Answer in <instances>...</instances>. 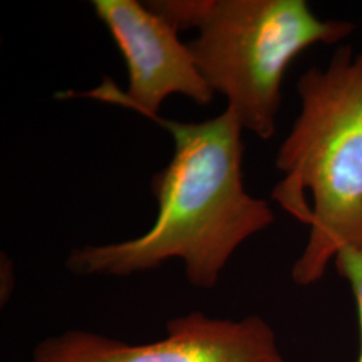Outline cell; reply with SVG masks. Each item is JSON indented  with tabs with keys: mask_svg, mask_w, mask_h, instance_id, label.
<instances>
[{
	"mask_svg": "<svg viewBox=\"0 0 362 362\" xmlns=\"http://www.w3.org/2000/svg\"><path fill=\"white\" fill-rule=\"evenodd\" d=\"M1 264L6 267V274L1 272V279H4L6 278V284L1 286V293H0V296H1V305H4V300L7 302L8 300V298H10V294H11V286L8 285V278H13V264H11V262L10 260H7V262H4V260H1Z\"/></svg>",
	"mask_w": 362,
	"mask_h": 362,
	"instance_id": "52a82bcc",
	"label": "cell"
},
{
	"mask_svg": "<svg viewBox=\"0 0 362 362\" xmlns=\"http://www.w3.org/2000/svg\"><path fill=\"white\" fill-rule=\"evenodd\" d=\"M145 6L179 31L197 30L188 43L200 74L243 129L262 140L276 132L286 71L314 45H336L356 25L318 18L305 0H156Z\"/></svg>",
	"mask_w": 362,
	"mask_h": 362,
	"instance_id": "3957f363",
	"label": "cell"
},
{
	"mask_svg": "<svg viewBox=\"0 0 362 362\" xmlns=\"http://www.w3.org/2000/svg\"><path fill=\"white\" fill-rule=\"evenodd\" d=\"M30 362H285L275 332L258 315L175 317L160 341L130 345L82 329L40 341Z\"/></svg>",
	"mask_w": 362,
	"mask_h": 362,
	"instance_id": "5b68a950",
	"label": "cell"
},
{
	"mask_svg": "<svg viewBox=\"0 0 362 362\" xmlns=\"http://www.w3.org/2000/svg\"><path fill=\"white\" fill-rule=\"evenodd\" d=\"M149 119L175 144L168 165L151 182L153 226L130 240L76 248L66 266L82 276H129L180 259L191 285L212 288L233 252L275 220L270 203L245 187L243 128L228 109L203 122Z\"/></svg>",
	"mask_w": 362,
	"mask_h": 362,
	"instance_id": "6da1fadb",
	"label": "cell"
},
{
	"mask_svg": "<svg viewBox=\"0 0 362 362\" xmlns=\"http://www.w3.org/2000/svg\"><path fill=\"white\" fill-rule=\"evenodd\" d=\"M94 13L109 30L128 69V89L121 91L110 79L83 93L65 91L59 98L90 97L121 105L151 117L158 116L163 103L181 94L207 106L215 93L194 62L188 43L165 18L137 0H93Z\"/></svg>",
	"mask_w": 362,
	"mask_h": 362,
	"instance_id": "277c9868",
	"label": "cell"
},
{
	"mask_svg": "<svg viewBox=\"0 0 362 362\" xmlns=\"http://www.w3.org/2000/svg\"><path fill=\"white\" fill-rule=\"evenodd\" d=\"M338 274L349 282L354 299L357 303L361 346L357 362H362V246H346L337 252L334 258Z\"/></svg>",
	"mask_w": 362,
	"mask_h": 362,
	"instance_id": "8992f818",
	"label": "cell"
},
{
	"mask_svg": "<svg viewBox=\"0 0 362 362\" xmlns=\"http://www.w3.org/2000/svg\"><path fill=\"white\" fill-rule=\"evenodd\" d=\"M300 112L275 165L284 177L272 200L310 227L291 276L318 282L346 246H362V52L341 46L326 67L297 83Z\"/></svg>",
	"mask_w": 362,
	"mask_h": 362,
	"instance_id": "7a4b0ae2",
	"label": "cell"
}]
</instances>
